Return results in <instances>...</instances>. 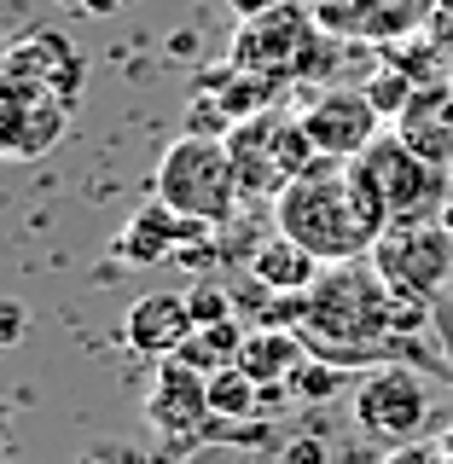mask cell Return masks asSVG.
Here are the masks:
<instances>
[{
	"label": "cell",
	"instance_id": "f1b7e54d",
	"mask_svg": "<svg viewBox=\"0 0 453 464\" xmlns=\"http://www.w3.org/2000/svg\"><path fill=\"white\" fill-rule=\"evenodd\" d=\"M0 337H6V343L24 337V308H18V302H6V314H0Z\"/></svg>",
	"mask_w": 453,
	"mask_h": 464
},
{
	"label": "cell",
	"instance_id": "8fae6325",
	"mask_svg": "<svg viewBox=\"0 0 453 464\" xmlns=\"http://www.w3.org/2000/svg\"><path fill=\"white\" fill-rule=\"evenodd\" d=\"M280 87H285V82H273V76H256V70L232 64V58H227V64H215V70H203V76H198V87H192V111H186V134L227 140L232 128L244 122V116L268 111Z\"/></svg>",
	"mask_w": 453,
	"mask_h": 464
},
{
	"label": "cell",
	"instance_id": "1f68e13d",
	"mask_svg": "<svg viewBox=\"0 0 453 464\" xmlns=\"http://www.w3.org/2000/svg\"><path fill=\"white\" fill-rule=\"evenodd\" d=\"M76 464H105V459H76Z\"/></svg>",
	"mask_w": 453,
	"mask_h": 464
},
{
	"label": "cell",
	"instance_id": "2e32d148",
	"mask_svg": "<svg viewBox=\"0 0 453 464\" xmlns=\"http://www.w3.org/2000/svg\"><path fill=\"white\" fill-rule=\"evenodd\" d=\"M192 302L181 290H145L134 308L123 314V343L134 348L140 360H174L192 337Z\"/></svg>",
	"mask_w": 453,
	"mask_h": 464
},
{
	"label": "cell",
	"instance_id": "d6986e66",
	"mask_svg": "<svg viewBox=\"0 0 453 464\" xmlns=\"http://www.w3.org/2000/svg\"><path fill=\"white\" fill-rule=\"evenodd\" d=\"M239 348H244V331H239V314H232V319H215V325H192L181 360L198 372H227L239 366Z\"/></svg>",
	"mask_w": 453,
	"mask_h": 464
},
{
	"label": "cell",
	"instance_id": "ba28073f",
	"mask_svg": "<svg viewBox=\"0 0 453 464\" xmlns=\"http://www.w3.org/2000/svg\"><path fill=\"white\" fill-rule=\"evenodd\" d=\"M314 35H320V18H314L309 0H302V6L280 0V6L256 12V18H239V29H232V41H227V58L244 64V70H256V76L297 82Z\"/></svg>",
	"mask_w": 453,
	"mask_h": 464
},
{
	"label": "cell",
	"instance_id": "d4e9b609",
	"mask_svg": "<svg viewBox=\"0 0 453 464\" xmlns=\"http://www.w3.org/2000/svg\"><path fill=\"white\" fill-rule=\"evenodd\" d=\"M430 337H436V354H442L448 383H453V296H436L430 302Z\"/></svg>",
	"mask_w": 453,
	"mask_h": 464
},
{
	"label": "cell",
	"instance_id": "d6a6232c",
	"mask_svg": "<svg viewBox=\"0 0 453 464\" xmlns=\"http://www.w3.org/2000/svg\"><path fill=\"white\" fill-rule=\"evenodd\" d=\"M309 6H326V0H309Z\"/></svg>",
	"mask_w": 453,
	"mask_h": 464
},
{
	"label": "cell",
	"instance_id": "3957f363",
	"mask_svg": "<svg viewBox=\"0 0 453 464\" xmlns=\"http://www.w3.org/2000/svg\"><path fill=\"white\" fill-rule=\"evenodd\" d=\"M152 198H163L169 209L192 215L203 227H232L244 209V186H239V169H232V151L227 140H210V134H181L157 157V174H152Z\"/></svg>",
	"mask_w": 453,
	"mask_h": 464
},
{
	"label": "cell",
	"instance_id": "7c38bea8",
	"mask_svg": "<svg viewBox=\"0 0 453 464\" xmlns=\"http://www.w3.org/2000/svg\"><path fill=\"white\" fill-rule=\"evenodd\" d=\"M145 418L152 430L174 447H198L210 435L215 412H210V372L186 366L181 354L174 360H157L152 372V389H145Z\"/></svg>",
	"mask_w": 453,
	"mask_h": 464
},
{
	"label": "cell",
	"instance_id": "ffe728a7",
	"mask_svg": "<svg viewBox=\"0 0 453 464\" xmlns=\"http://www.w3.org/2000/svg\"><path fill=\"white\" fill-rule=\"evenodd\" d=\"M261 395H268V389H261L244 366L210 372V412H215V424H244V418H256Z\"/></svg>",
	"mask_w": 453,
	"mask_h": 464
},
{
	"label": "cell",
	"instance_id": "4dcf8cb0",
	"mask_svg": "<svg viewBox=\"0 0 453 464\" xmlns=\"http://www.w3.org/2000/svg\"><path fill=\"white\" fill-rule=\"evenodd\" d=\"M82 6H87V12H94V18H111V12H123V6H128V0H82Z\"/></svg>",
	"mask_w": 453,
	"mask_h": 464
},
{
	"label": "cell",
	"instance_id": "30bf717a",
	"mask_svg": "<svg viewBox=\"0 0 453 464\" xmlns=\"http://www.w3.org/2000/svg\"><path fill=\"white\" fill-rule=\"evenodd\" d=\"M0 82L35 87V93H53V99H64V105H82L87 58L64 29H29V35H18L6 47V58H0Z\"/></svg>",
	"mask_w": 453,
	"mask_h": 464
},
{
	"label": "cell",
	"instance_id": "277c9868",
	"mask_svg": "<svg viewBox=\"0 0 453 464\" xmlns=\"http://www.w3.org/2000/svg\"><path fill=\"white\" fill-rule=\"evenodd\" d=\"M227 151H232V169H239L244 203H268V209H273V198L320 157L309 128H302V111H285V105H268V111L244 116V122L227 134Z\"/></svg>",
	"mask_w": 453,
	"mask_h": 464
},
{
	"label": "cell",
	"instance_id": "8992f818",
	"mask_svg": "<svg viewBox=\"0 0 453 464\" xmlns=\"http://www.w3.org/2000/svg\"><path fill=\"white\" fill-rule=\"evenodd\" d=\"M372 267L396 296L436 302L453 279V227L448 221H389L372 244Z\"/></svg>",
	"mask_w": 453,
	"mask_h": 464
},
{
	"label": "cell",
	"instance_id": "9a60e30c",
	"mask_svg": "<svg viewBox=\"0 0 453 464\" xmlns=\"http://www.w3.org/2000/svg\"><path fill=\"white\" fill-rule=\"evenodd\" d=\"M70 116H76V105H64V99L0 82V151L12 163H35V157H47L64 140Z\"/></svg>",
	"mask_w": 453,
	"mask_h": 464
},
{
	"label": "cell",
	"instance_id": "cb8c5ba5",
	"mask_svg": "<svg viewBox=\"0 0 453 464\" xmlns=\"http://www.w3.org/2000/svg\"><path fill=\"white\" fill-rule=\"evenodd\" d=\"M186 464H273V453L261 459V453H244V441L227 453V441H198V447H186Z\"/></svg>",
	"mask_w": 453,
	"mask_h": 464
},
{
	"label": "cell",
	"instance_id": "7a4b0ae2",
	"mask_svg": "<svg viewBox=\"0 0 453 464\" xmlns=\"http://www.w3.org/2000/svg\"><path fill=\"white\" fill-rule=\"evenodd\" d=\"M273 227L291 232L302 250H314L326 267L338 261H367L378 232H384V209L367 192V180L355 174V163L338 157H314L297 180L273 198Z\"/></svg>",
	"mask_w": 453,
	"mask_h": 464
},
{
	"label": "cell",
	"instance_id": "4316f807",
	"mask_svg": "<svg viewBox=\"0 0 453 464\" xmlns=\"http://www.w3.org/2000/svg\"><path fill=\"white\" fill-rule=\"evenodd\" d=\"M384 464H453V447H448V441H407V447H396Z\"/></svg>",
	"mask_w": 453,
	"mask_h": 464
},
{
	"label": "cell",
	"instance_id": "52a82bcc",
	"mask_svg": "<svg viewBox=\"0 0 453 464\" xmlns=\"http://www.w3.org/2000/svg\"><path fill=\"white\" fill-rule=\"evenodd\" d=\"M355 424L367 441L378 447H407V441H425V424H430V389L419 366L407 360H389V366H372L367 377L355 383Z\"/></svg>",
	"mask_w": 453,
	"mask_h": 464
},
{
	"label": "cell",
	"instance_id": "7402d4cb",
	"mask_svg": "<svg viewBox=\"0 0 453 464\" xmlns=\"http://www.w3.org/2000/svg\"><path fill=\"white\" fill-rule=\"evenodd\" d=\"M413 93H419V82L407 76L401 64H389V58H384V70L367 82V99L378 105V116H384V122H401L407 105H413Z\"/></svg>",
	"mask_w": 453,
	"mask_h": 464
},
{
	"label": "cell",
	"instance_id": "9c48e42d",
	"mask_svg": "<svg viewBox=\"0 0 453 464\" xmlns=\"http://www.w3.org/2000/svg\"><path fill=\"white\" fill-rule=\"evenodd\" d=\"M111 256L116 261H134V267H163V261L210 267V261H215V227H203V221H192V215L169 209L163 198H152L145 209H134L123 221Z\"/></svg>",
	"mask_w": 453,
	"mask_h": 464
},
{
	"label": "cell",
	"instance_id": "4fadbf2b",
	"mask_svg": "<svg viewBox=\"0 0 453 464\" xmlns=\"http://www.w3.org/2000/svg\"><path fill=\"white\" fill-rule=\"evenodd\" d=\"M378 105L367 99V87H314L302 99V128H309L320 157H338V163H355L360 151L378 140Z\"/></svg>",
	"mask_w": 453,
	"mask_h": 464
},
{
	"label": "cell",
	"instance_id": "484cf974",
	"mask_svg": "<svg viewBox=\"0 0 453 464\" xmlns=\"http://www.w3.org/2000/svg\"><path fill=\"white\" fill-rule=\"evenodd\" d=\"M273 464H331V447L320 435H297V441L273 447Z\"/></svg>",
	"mask_w": 453,
	"mask_h": 464
},
{
	"label": "cell",
	"instance_id": "e0dca14e",
	"mask_svg": "<svg viewBox=\"0 0 453 464\" xmlns=\"http://www.w3.org/2000/svg\"><path fill=\"white\" fill-rule=\"evenodd\" d=\"M244 273H251L256 285H268L273 296H302V290H314V279L326 273V261H320L314 250H302L291 232L273 227L268 238L244 256Z\"/></svg>",
	"mask_w": 453,
	"mask_h": 464
},
{
	"label": "cell",
	"instance_id": "5bb4252c",
	"mask_svg": "<svg viewBox=\"0 0 453 464\" xmlns=\"http://www.w3.org/2000/svg\"><path fill=\"white\" fill-rule=\"evenodd\" d=\"M442 0H326L314 6L320 29L349 41H372V47H396V41L425 35Z\"/></svg>",
	"mask_w": 453,
	"mask_h": 464
},
{
	"label": "cell",
	"instance_id": "6da1fadb",
	"mask_svg": "<svg viewBox=\"0 0 453 464\" xmlns=\"http://www.w3.org/2000/svg\"><path fill=\"white\" fill-rule=\"evenodd\" d=\"M280 325L297 331L314 360H331L343 372H372L389 360L419 366L413 331H430V302L396 296L367 256V261H338L314 279V290L285 296Z\"/></svg>",
	"mask_w": 453,
	"mask_h": 464
},
{
	"label": "cell",
	"instance_id": "603a6c76",
	"mask_svg": "<svg viewBox=\"0 0 453 464\" xmlns=\"http://www.w3.org/2000/svg\"><path fill=\"white\" fill-rule=\"evenodd\" d=\"M186 302H192V319H198V325H215V319H232V314H239L232 290L215 285V279H198L192 290H186Z\"/></svg>",
	"mask_w": 453,
	"mask_h": 464
},
{
	"label": "cell",
	"instance_id": "ac0fdd59",
	"mask_svg": "<svg viewBox=\"0 0 453 464\" xmlns=\"http://www.w3.org/2000/svg\"><path fill=\"white\" fill-rule=\"evenodd\" d=\"M309 360V343L297 337L291 325H261V331H244V348H239V366L256 377L261 389H285L291 372Z\"/></svg>",
	"mask_w": 453,
	"mask_h": 464
},
{
	"label": "cell",
	"instance_id": "83f0119b",
	"mask_svg": "<svg viewBox=\"0 0 453 464\" xmlns=\"http://www.w3.org/2000/svg\"><path fill=\"white\" fill-rule=\"evenodd\" d=\"M425 35H430V41H442V47L453 53V0H442V6H436V18H430Z\"/></svg>",
	"mask_w": 453,
	"mask_h": 464
},
{
	"label": "cell",
	"instance_id": "f546056e",
	"mask_svg": "<svg viewBox=\"0 0 453 464\" xmlns=\"http://www.w3.org/2000/svg\"><path fill=\"white\" fill-rule=\"evenodd\" d=\"M268 6H280V0H232V12H239V18H256V12H268Z\"/></svg>",
	"mask_w": 453,
	"mask_h": 464
},
{
	"label": "cell",
	"instance_id": "44dd1931",
	"mask_svg": "<svg viewBox=\"0 0 453 464\" xmlns=\"http://www.w3.org/2000/svg\"><path fill=\"white\" fill-rule=\"evenodd\" d=\"M343 366H331V360H302V366L297 372H291V383H285V395L291 401H302V406H320V401H331V395H338V389H343Z\"/></svg>",
	"mask_w": 453,
	"mask_h": 464
},
{
	"label": "cell",
	"instance_id": "5b68a950",
	"mask_svg": "<svg viewBox=\"0 0 453 464\" xmlns=\"http://www.w3.org/2000/svg\"><path fill=\"white\" fill-rule=\"evenodd\" d=\"M355 174L378 198L384 221H442L453 203V169L430 163L425 151H413L401 134H378L367 151L355 157Z\"/></svg>",
	"mask_w": 453,
	"mask_h": 464
}]
</instances>
